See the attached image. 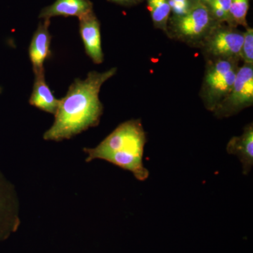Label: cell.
<instances>
[{
    "instance_id": "7a4b0ae2",
    "label": "cell",
    "mask_w": 253,
    "mask_h": 253,
    "mask_svg": "<svg viewBox=\"0 0 253 253\" xmlns=\"http://www.w3.org/2000/svg\"><path fill=\"white\" fill-rule=\"evenodd\" d=\"M146 134L140 120H130L118 126L95 148H84L86 162L104 160L129 171L136 179L144 181L149 172L143 163Z\"/></svg>"
},
{
    "instance_id": "8992f818",
    "label": "cell",
    "mask_w": 253,
    "mask_h": 253,
    "mask_svg": "<svg viewBox=\"0 0 253 253\" xmlns=\"http://www.w3.org/2000/svg\"><path fill=\"white\" fill-rule=\"evenodd\" d=\"M232 26L217 23L206 37V50L216 59H237L240 57L244 33Z\"/></svg>"
},
{
    "instance_id": "9a60e30c",
    "label": "cell",
    "mask_w": 253,
    "mask_h": 253,
    "mask_svg": "<svg viewBox=\"0 0 253 253\" xmlns=\"http://www.w3.org/2000/svg\"><path fill=\"white\" fill-rule=\"evenodd\" d=\"M250 0H231V18L232 26H243L248 28V11Z\"/></svg>"
},
{
    "instance_id": "8fae6325",
    "label": "cell",
    "mask_w": 253,
    "mask_h": 253,
    "mask_svg": "<svg viewBox=\"0 0 253 253\" xmlns=\"http://www.w3.org/2000/svg\"><path fill=\"white\" fill-rule=\"evenodd\" d=\"M228 154L235 155L241 161L243 173L248 174L253 166V123L245 127L241 136L231 138L226 146Z\"/></svg>"
},
{
    "instance_id": "3957f363",
    "label": "cell",
    "mask_w": 253,
    "mask_h": 253,
    "mask_svg": "<svg viewBox=\"0 0 253 253\" xmlns=\"http://www.w3.org/2000/svg\"><path fill=\"white\" fill-rule=\"evenodd\" d=\"M239 68L236 59H215L205 74L202 99L206 109L214 111L230 92Z\"/></svg>"
},
{
    "instance_id": "5bb4252c",
    "label": "cell",
    "mask_w": 253,
    "mask_h": 253,
    "mask_svg": "<svg viewBox=\"0 0 253 253\" xmlns=\"http://www.w3.org/2000/svg\"><path fill=\"white\" fill-rule=\"evenodd\" d=\"M207 6L209 8L213 19L216 23L226 22L229 26H232L231 18V0H211Z\"/></svg>"
},
{
    "instance_id": "7c38bea8",
    "label": "cell",
    "mask_w": 253,
    "mask_h": 253,
    "mask_svg": "<svg viewBox=\"0 0 253 253\" xmlns=\"http://www.w3.org/2000/svg\"><path fill=\"white\" fill-rule=\"evenodd\" d=\"M34 86L29 103L32 106L55 115L59 107V100L55 97L54 94L46 83L44 72L35 75Z\"/></svg>"
},
{
    "instance_id": "4fadbf2b",
    "label": "cell",
    "mask_w": 253,
    "mask_h": 253,
    "mask_svg": "<svg viewBox=\"0 0 253 253\" xmlns=\"http://www.w3.org/2000/svg\"><path fill=\"white\" fill-rule=\"evenodd\" d=\"M154 26L168 32L170 14L172 12L168 0H146Z\"/></svg>"
},
{
    "instance_id": "277c9868",
    "label": "cell",
    "mask_w": 253,
    "mask_h": 253,
    "mask_svg": "<svg viewBox=\"0 0 253 253\" xmlns=\"http://www.w3.org/2000/svg\"><path fill=\"white\" fill-rule=\"evenodd\" d=\"M169 25L177 38L194 41L206 38L217 24L207 5L196 2L186 14L169 18Z\"/></svg>"
},
{
    "instance_id": "ba28073f",
    "label": "cell",
    "mask_w": 253,
    "mask_h": 253,
    "mask_svg": "<svg viewBox=\"0 0 253 253\" xmlns=\"http://www.w3.org/2000/svg\"><path fill=\"white\" fill-rule=\"evenodd\" d=\"M18 204L14 187L0 172V234L18 225Z\"/></svg>"
},
{
    "instance_id": "30bf717a",
    "label": "cell",
    "mask_w": 253,
    "mask_h": 253,
    "mask_svg": "<svg viewBox=\"0 0 253 253\" xmlns=\"http://www.w3.org/2000/svg\"><path fill=\"white\" fill-rule=\"evenodd\" d=\"M91 12H93V4L89 0H56L42 10L40 18L50 20L56 16H76L80 18Z\"/></svg>"
},
{
    "instance_id": "e0dca14e",
    "label": "cell",
    "mask_w": 253,
    "mask_h": 253,
    "mask_svg": "<svg viewBox=\"0 0 253 253\" xmlns=\"http://www.w3.org/2000/svg\"><path fill=\"white\" fill-rule=\"evenodd\" d=\"M170 4L173 16L184 15L191 9L196 1L195 0H168Z\"/></svg>"
},
{
    "instance_id": "6da1fadb",
    "label": "cell",
    "mask_w": 253,
    "mask_h": 253,
    "mask_svg": "<svg viewBox=\"0 0 253 253\" xmlns=\"http://www.w3.org/2000/svg\"><path fill=\"white\" fill-rule=\"evenodd\" d=\"M116 71V68L103 73L91 71L86 79H76L66 96L59 100L54 124L44 133V140L70 139L98 126L104 109L99 99L100 89Z\"/></svg>"
},
{
    "instance_id": "9c48e42d",
    "label": "cell",
    "mask_w": 253,
    "mask_h": 253,
    "mask_svg": "<svg viewBox=\"0 0 253 253\" xmlns=\"http://www.w3.org/2000/svg\"><path fill=\"white\" fill-rule=\"evenodd\" d=\"M50 20L40 23L33 35L29 47V57L35 75L44 72V63L51 56V36L49 31Z\"/></svg>"
},
{
    "instance_id": "5b68a950",
    "label": "cell",
    "mask_w": 253,
    "mask_h": 253,
    "mask_svg": "<svg viewBox=\"0 0 253 253\" xmlns=\"http://www.w3.org/2000/svg\"><path fill=\"white\" fill-rule=\"evenodd\" d=\"M253 104V66L239 68L232 88L213 112L219 118L230 117Z\"/></svg>"
},
{
    "instance_id": "2e32d148",
    "label": "cell",
    "mask_w": 253,
    "mask_h": 253,
    "mask_svg": "<svg viewBox=\"0 0 253 253\" xmlns=\"http://www.w3.org/2000/svg\"><path fill=\"white\" fill-rule=\"evenodd\" d=\"M240 57L245 62V64H253V29L252 28H246L244 33V41L241 47Z\"/></svg>"
},
{
    "instance_id": "52a82bcc",
    "label": "cell",
    "mask_w": 253,
    "mask_h": 253,
    "mask_svg": "<svg viewBox=\"0 0 253 253\" xmlns=\"http://www.w3.org/2000/svg\"><path fill=\"white\" fill-rule=\"evenodd\" d=\"M80 33L86 54L94 63L104 61V53L101 47L100 23L94 12L80 18Z\"/></svg>"
},
{
    "instance_id": "ac0fdd59",
    "label": "cell",
    "mask_w": 253,
    "mask_h": 253,
    "mask_svg": "<svg viewBox=\"0 0 253 253\" xmlns=\"http://www.w3.org/2000/svg\"><path fill=\"white\" fill-rule=\"evenodd\" d=\"M109 1L117 3L118 4L124 5V6H132L140 3L141 0H109Z\"/></svg>"
},
{
    "instance_id": "d6986e66",
    "label": "cell",
    "mask_w": 253,
    "mask_h": 253,
    "mask_svg": "<svg viewBox=\"0 0 253 253\" xmlns=\"http://www.w3.org/2000/svg\"><path fill=\"white\" fill-rule=\"evenodd\" d=\"M195 1H196V2L202 3V4L208 5L211 0H195Z\"/></svg>"
}]
</instances>
